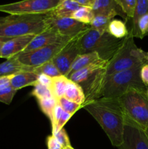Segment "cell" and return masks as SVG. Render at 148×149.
Returning <instances> with one entry per match:
<instances>
[{
  "label": "cell",
  "instance_id": "obj_1",
  "mask_svg": "<svg viewBox=\"0 0 148 149\" xmlns=\"http://www.w3.org/2000/svg\"><path fill=\"white\" fill-rule=\"evenodd\" d=\"M82 108L100 124L112 145L117 148L120 146L123 143L126 116L118 99L101 97Z\"/></svg>",
  "mask_w": 148,
  "mask_h": 149
},
{
  "label": "cell",
  "instance_id": "obj_2",
  "mask_svg": "<svg viewBox=\"0 0 148 149\" xmlns=\"http://www.w3.org/2000/svg\"><path fill=\"white\" fill-rule=\"evenodd\" d=\"M124 39H117L107 31L99 32L89 29L80 36L78 45L80 53L96 52L103 61H110L123 44Z\"/></svg>",
  "mask_w": 148,
  "mask_h": 149
},
{
  "label": "cell",
  "instance_id": "obj_3",
  "mask_svg": "<svg viewBox=\"0 0 148 149\" xmlns=\"http://www.w3.org/2000/svg\"><path fill=\"white\" fill-rule=\"evenodd\" d=\"M48 14L10 15L0 23V36L14 38L37 35L49 27Z\"/></svg>",
  "mask_w": 148,
  "mask_h": 149
},
{
  "label": "cell",
  "instance_id": "obj_4",
  "mask_svg": "<svg viewBox=\"0 0 148 149\" xmlns=\"http://www.w3.org/2000/svg\"><path fill=\"white\" fill-rule=\"evenodd\" d=\"M148 63V52L138 47L129 32L118 52L109 61L107 75Z\"/></svg>",
  "mask_w": 148,
  "mask_h": 149
},
{
  "label": "cell",
  "instance_id": "obj_5",
  "mask_svg": "<svg viewBox=\"0 0 148 149\" xmlns=\"http://www.w3.org/2000/svg\"><path fill=\"white\" fill-rule=\"evenodd\" d=\"M142 65L107 75L102 97L118 98L131 88L147 90L141 80L140 71Z\"/></svg>",
  "mask_w": 148,
  "mask_h": 149
},
{
  "label": "cell",
  "instance_id": "obj_6",
  "mask_svg": "<svg viewBox=\"0 0 148 149\" xmlns=\"http://www.w3.org/2000/svg\"><path fill=\"white\" fill-rule=\"evenodd\" d=\"M118 99L126 119L145 130L148 129V96L147 90L129 89Z\"/></svg>",
  "mask_w": 148,
  "mask_h": 149
},
{
  "label": "cell",
  "instance_id": "obj_7",
  "mask_svg": "<svg viewBox=\"0 0 148 149\" xmlns=\"http://www.w3.org/2000/svg\"><path fill=\"white\" fill-rule=\"evenodd\" d=\"M74 36H63L57 42L36 50L26 53L21 52L17 55V59L22 64L27 66L37 67L45 63L52 61Z\"/></svg>",
  "mask_w": 148,
  "mask_h": 149
},
{
  "label": "cell",
  "instance_id": "obj_8",
  "mask_svg": "<svg viewBox=\"0 0 148 149\" xmlns=\"http://www.w3.org/2000/svg\"><path fill=\"white\" fill-rule=\"evenodd\" d=\"M60 0H22L10 4H0V12L10 15L46 14L52 11Z\"/></svg>",
  "mask_w": 148,
  "mask_h": 149
},
{
  "label": "cell",
  "instance_id": "obj_9",
  "mask_svg": "<svg viewBox=\"0 0 148 149\" xmlns=\"http://www.w3.org/2000/svg\"><path fill=\"white\" fill-rule=\"evenodd\" d=\"M84 31L74 36L68 42V45L52 59V62L62 75L65 76L67 77H68L73 63L77 58V57L81 55L79 48H78V40L80 36Z\"/></svg>",
  "mask_w": 148,
  "mask_h": 149
},
{
  "label": "cell",
  "instance_id": "obj_10",
  "mask_svg": "<svg viewBox=\"0 0 148 149\" xmlns=\"http://www.w3.org/2000/svg\"><path fill=\"white\" fill-rule=\"evenodd\" d=\"M107 65L100 68L80 84L85 95V101L82 106L102 97L103 89L107 77Z\"/></svg>",
  "mask_w": 148,
  "mask_h": 149
},
{
  "label": "cell",
  "instance_id": "obj_11",
  "mask_svg": "<svg viewBox=\"0 0 148 149\" xmlns=\"http://www.w3.org/2000/svg\"><path fill=\"white\" fill-rule=\"evenodd\" d=\"M119 149H148V138L145 130L126 118L123 143Z\"/></svg>",
  "mask_w": 148,
  "mask_h": 149
},
{
  "label": "cell",
  "instance_id": "obj_12",
  "mask_svg": "<svg viewBox=\"0 0 148 149\" xmlns=\"http://www.w3.org/2000/svg\"><path fill=\"white\" fill-rule=\"evenodd\" d=\"M47 14V23L49 27L62 36H74L90 27L72 17H57Z\"/></svg>",
  "mask_w": 148,
  "mask_h": 149
},
{
  "label": "cell",
  "instance_id": "obj_13",
  "mask_svg": "<svg viewBox=\"0 0 148 149\" xmlns=\"http://www.w3.org/2000/svg\"><path fill=\"white\" fill-rule=\"evenodd\" d=\"M36 35L17 36L4 42L1 51V58L7 60L21 53Z\"/></svg>",
  "mask_w": 148,
  "mask_h": 149
},
{
  "label": "cell",
  "instance_id": "obj_14",
  "mask_svg": "<svg viewBox=\"0 0 148 149\" xmlns=\"http://www.w3.org/2000/svg\"><path fill=\"white\" fill-rule=\"evenodd\" d=\"M62 37L63 36L59 35L55 29H52V27H49L44 31L36 35L22 52L26 53V52L36 50L46 45L55 43Z\"/></svg>",
  "mask_w": 148,
  "mask_h": 149
},
{
  "label": "cell",
  "instance_id": "obj_15",
  "mask_svg": "<svg viewBox=\"0 0 148 149\" xmlns=\"http://www.w3.org/2000/svg\"><path fill=\"white\" fill-rule=\"evenodd\" d=\"M94 15H104L114 18L115 16L120 15L128 20L120 7L118 5L116 0H95L92 7Z\"/></svg>",
  "mask_w": 148,
  "mask_h": 149
},
{
  "label": "cell",
  "instance_id": "obj_16",
  "mask_svg": "<svg viewBox=\"0 0 148 149\" xmlns=\"http://www.w3.org/2000/svg\"><path fill=\"white\" fill-rule=\"evenodd\" d=\"M108 63L109 61H103V60L97 61L93 63L89 64L84 68H81V69L78 70V71L72 73L68 76V78L73 82L80 85L81 83L84 82L89 77H91L93 74H94L97 70L108 65Z\"/></svg>",
  "mask_w": 148,
  "mask_h": 149
},
{
  "label": "cell",
  "instance_id": "obj_17",
  "mask_svg": "<svg viewBox=\"0 0 148 149\" xmlns=\"http://www.w3.org/2000/svg\"><path fill=\"white\" fill-rule=\"evenodd\" d=\"M38 74L34 71H20L12 74L10 81L12 87L16 90L28 86H34L38 82Z\"/></svg>",
  "mask_w": 148,
  "mask_h": 149
},
{
  "label": "cell",
  "instance_id": "obj_18",
  "mask_svg": "<svg viewBox=\"0 0 148 149\" xmlns=\"http://www.w3.org/2000/svg\"><path fill=\"white\" fill-rule=\"evenodd\" d=\"M36 67L27 66L22 64L17 59V55L6 60L0 63V77L11 75L20 71H34Z\"/></svg>",
  "mask_w": 148,
  "mask_h": 149
},
{
  "label": "cell",
  "instance_id": "obj_19",
  "mask_svg": "<svg viewBox=\"0 0 148 149\" xmlns=\"http://www.w3.org/2000/svg\"><path fill=\"white\" fill-rule=\"evenodd\" d=\"M81 7L75 0L62 1L49 15L57 17H71L72 15Z\"/></svg>",
  "mask_w": 148,
  "mask_h": 149
},
{
  "label": "cell",
  "instance_id": "obj_20",
  "mask_svg": "<svg viewBox=\"0 0 148 149\" xmlns=\"http://www.w3.org/2000/svg\"><path fill=\"white\" fill-rule=\"evenodd\" d=\"M63 97L81 106L85 101V95L81 86L70 79L67 84Z\"/></svg>",
  "mask_w": 148,
  "mask_h": 149
},
{
  "label": "cell",
  "instance_id": "obj_21",
  "mask_svg": "<svg viewBox=\"0 0 148 149\" xmlns=\"http://www.w3.org/2000/svg\"><path fill=\"white\" fill-rule=\"evenodd\" d=\"M148 13V0H136V7L131 20V26L129 32L133 38H137V23L139 18Z\"/></svg>",
  "mask_w": 148,
  "mask_h": 149
},
{
  "label": "cell",
  "instance_id": "obj_22",
  "mask_svg": "<svg viewBox=\"0 0 148 149\" xmlns=\"http://www.w3.org/2000/svg\"><path fill=\"white\" fill-rule=\"evenodd\" d=\"M100 60L102 59L99 57V55L96 52L81 54V55H79L77 57V58L75 60L73 63L69 75L72 74V73L75 72V71H78V70L87 66L89 64L93 63L96 62L97 61H100Z\"/></svg>",
  "mask_w": 148,
  "mask_h": 149
},
{
  "label": "cell",
  "instance_id": "obj_23",
  "mask_svg": "<svg viewBox=\"0 0 148 149\" xmlns=\"http://www.w3.org/2000/svg\"><path fill=\"white\" fill-rule=\"evenodd\" d=\"M107 32L117 39H124L129 33L126 23L120 20L113 19L109 24Z\"/></svg>",
  "mask_w": 148,
  "mask_h": 149
},
{
  "label": "cell",
  "instance_id": "obj_24",
  "mask_svg": "<svg viewBox=\"0 0 148 149\" xmlns=\"http://www.w3.org/2000/svg\"><path fill=\"white\" fill-rule=\"evenodd\" d=\"M94 15H95L91 7L81 6L72 15L71 17L76 20L77 21L89 26L94 19Z\"/></svg>",
  "mask_w": 148,
  "mask_h": 149
},
{
  "label": "cell",
  "instance_id": "obj_25",
  "mask_svg": "<svg viewBox=\"0 0 148 149\" xmlns=\"http://www.w3.org/2000/svg\"><path fill=\"white\" fill-rule=\"evenodd\" d=\"M68 81H69V79L63 75L53 78L50 89L52 94L55 97L58 99L61 97H63Z\"/></svg>",
  "mask_w": 148,
  "mask_h": 149
},
{
  "label": "cell",
  "instance_id": "obj_26",
  "mask_svg": "<svg viewBox=\"0 0 148 149\" xmlns=\"http://www.w3.org/2000/svg\"><path fill=\"white\" fill-rule=\"evenodd\" d=\"M113 19V17L110 16L104 15H95L89 26L91 29L101 32V33L106 32L107 31L109 24Z\"/></svg>",
  "mask_w": 148,
  "mask_h": 149
},
{
  "label": "cell",
  "instance_id": "obj_27",
  "mask_svg": "<svg viewBox=\"0 0 148 149\" xmlns=\"http://www.w3.org/2000/svg\"><path fill=\"white\" fill-rule=\"evenodd\" d=\"M38 102H39V106L41 111L51 121L54 109L58 104V99L55 96H52V97H45V98L38 100Z\"/></svg>",
  "mask_w": 148,
  "mask_h": 149
},
{
  "label": "cell",
  "instance_id": "obj_28",
  "mask_svg": "<svg viewBox=\"0 0 148 149\" xmlns=\"http://www.w3.org/2000/svg\"><path fill=\"white\" fill-rule=\"evenodd\" d=\"M34 72H36L37 74H44V75L48 76L51 78H55V77L62 75L59 70L57 68L55 64L53 63L52 61L46 62L43 65L36 67Z\"/></svg>",
  "mask_w": 148,
  "mask_h": 149
},
{
  "label": "cell",
  "instance_id": "obj_29",
  "mask_svg": "<svg viewBox=\"0 0 148 149\" xmlns=\"http://www.w3.org/2000/svg\"><path fill=\"white\" fill-rule=\"evenodd\" d=\"M118 5L120 7L127 19H131L136 7V0H116Z\"/></svg>",
  "mask_w": 148,
  "mask_h": 149
},
{
  "label": "cell",
  "instance_id": "obj_30",
  "mask_svg": "<svg viewBox=\"0 0 148 149\" xmlns=\"http://www.w3.org/2000/svg\"><path fill=\"white\" fill-rule=\"evenodd\" d=\"M58 103L62 107L64 111L67 112L71 115H73L77 111L82 108L81 105L68 100L65 97H61L58 98Z\"/></svg>",
  "mask_w": 148,
  "mask_h": 149
},
{
  "label": "cell",
  "instance_id": "obj_31",
  "mask_svg": "<svg viewBox=\"0 0 148 149\" xmlns=\"http://www.w3.org/2000/svg\"><path fill=\"white\" fill-rule=\"evenodd\" d=\"M31 95L36 97L37 100L54 96L49 87L42 85L38 82L33 86V90H32Z\"/></svg>",
  "mask_w": 148,
  "mask_h": 149
},
{
  "label": "cell",
  "instance_id": "obj_32",
  "mask_svg": "<svg viewBox=\"0 0 148 149\" xmlns=\"http://www.w3.org/2000/svg\"><path fill=\"white\" fill-rule=\"evenodd\" d=\"M17 90H15L12 86L0 89V102L4 104L10 105L13 100Z\"/></svg>",
  "mask_w": 148,
  "mask_h": 149
},
{
  "label": "cell",
  "instance_id": "obj_33",
  "mask_svg": "<svg viewBox=\"0 0 148 149\" xmlns=\"http://www.w3.org/2000/svg\"><path fill=\"white\" fill-rule=\"evenodd\" d=\"M137 38L143 39L148 36V13L139 18L137 23Z\"/></svg>",
  "mask_w": 148,
  "mask_h": 149
},
{
  "label": "cell",
  "instance_id": "obj_34",
  "mask_svg": "<svg viewBox=\"0 0 148 149\" xmlns=\"http://www.w3.org/2000/svg\"><path fill=\"white\" fill-rule=\"evenodd\" d=\"M52 135L53 136H55V138L57 140L58 142L62 146V148H66V147L71 146V142H70L69 137H68V134H67L66 131H65V130L64 128H62V130L58 131L57 132L52 134Z\"/></svg>",
  "mask_w": 148,
  "mask_h": 149
},
{
  "label": "cell",
  "instance_id": "obj_35",
  "mask_svg": "<svg viewBox=\"0 0 148 149\" xmlns=\"http://www.w3.org/2000/svg\"><path fill=\"white\" fill-rule=\"evenodd\" d=\"M73 115L70 114V113H67V112L63 111V113L61 115L60 119L58 121L57 124L56 125V126L55 127L54 129H52V134L55 133V132H57L58 131H59L60 130H62L63 128V127L65 126V124L70 120L71 117H72Z\"/></svg>",
  "mask_w": 148,
  "mask_h": 149
},
{
  "label": "cell",
  "instance_id": "obj_36",
  "mask_svg": "<svg viewBox=\"0 0 148 149\" xmlns=\"http://www.w3.org/2000/svg\"><path fill=\"white\" fill-rule=\"evenodd\" d=\"M63 111H64L62 110V107H61V106L59 105V103H58V104L56 106V107L55 108V109H54L53 113H52V119H51L50 121L51 124H52V129H54L55 127L56 126V125L57 124L59 119H60L61 115H62V113H63Z\"/></svg>",
  "mask_w": 148,
  "mask_h": 149
},
{
  "label": "cell",
  "instance_id": "obj_37",
  "mask_svg": "<svg viewBox=\"0 0 148 149\" xmlns=\"http://www.w3.org/2000/svg\"><path fill=\"white\" fill-rule=\"evenodd\" d=\"M46 146L48 149H62V146L52 135L46 138Z\"/></svg>",
  "mask_w": 148,
  "mask_h": 149
},
{
  "label": "cell",
  "instance_id": "obj_38",
  "mask_svg": "<svg viewBox=\"0 0 148 149\" xmlns=\"http://www.w3.org/2000/svg\"><path fill=\"white\" fill-rule=\"evenodd\" d=\"M52 81H53V78H51L48 76L44 75V74H38L37 81L38 83L42 84V85L50 88L52 84Z\"/></svg>",
  "mask_w": 148,
  "mask_h": 149
},
{
  "label": "cell",
  "instance_id": "obj_39",
  "mask_svg": "<svg viewBox=\"0 0 148 149\" xmlns=\"http://www.w3.org/2000/svg\"><path fill=\"white\" fill-rule=\"evenodd\" d=\"M140 77L142 83L148 87V63L144 64L141 68Z\"/></svg>",
  "mask_w": 148,
  "mask_h": 149
},
{
  "label": "cell",
  "instance_id": "obj_40",
  "mask_svg": "<svg viewBox=\"0 0 148 149\" xmlns=\"http://www.w3.org/2000/svg\"><path fill=\"white\" fill-rule=\"evenodd\" d=\"M12 77V74L0 77V89L11 86L10 81H11Z\"/></svg>",
  "mask_w": 148,
  "mask_h": 149
},
{
  "label": "cell",
  "instance_id": "obj_41",
  "mask_svg": "<svg viewBox=\"0 0 148 149\" xmlns=\"http://www.w3.org/2000/svg\"><path fill=\"white\" fill-rule=\"evenodd\" d=\"M75 1L76 2H78L80 5L85 6V7H89L92 8L95 0H75Z\"/></svg>",
  "mask_w": 148,
  "mask_h": 149
},
{
  "label": "cell",
  "instance_id": "obj_42",
  "mask_svg": "<svg viewBox=\"0 0 148 149\" xmlns=\"http://www.w3.org/2000/svg\"><path fill=\"white\" fill-rule=\"evenodd\" d=\"M12 39V38L10 37H3V36H0V42H6L10 39Z\"/></svg>",
  "mask_w": 148,
  "mask_h": 149
},
{
  "label": "cell",
  "instance_id": "obj_43",
  "mask_svg": "<svg viewBox=\"0 0 148 149\" xmlns=\"http://www.w3.org/2000/svg\"><path fill=\"white\" fill-rule=\"evenodd\" d=\"M4 42H0V58H1V47H2V45Z\"/></svg>",
  "mask_w": 148,
  "mask_h": 149
},
{
  "label": "cell",
  "instance_id": "obj_44",
  "mask_svg": "<svg viewBox=\"0 0 148 149\" xmlns=\"http://www.w3.org/2000/svg\"><path fill=\"white\" fill-rule=\"evenodd\" d=\"M62 149H74V148H73V147L71 146H68V147H66V148H64Z\"/></svg>",
  "mask_w": 148,
  "mask_h": 149
},
{
  "label": "cell",
  "instance_id": "obj_45",
  "mask_svg": "<svg viewBox=\"0 0 148 149\" xmlns=\"http://www.w3.org/2000/svg\"><path fill=\"white\" fill-rule=\"evenodd\" d=\"M4 17H0V23H1V21H3V20H4Z\"/></svg>",
  "mask_w": 148,
  "mask_h": 149
},
{
  "label": "cell",
  "instance_id": "obj_46",
  "mask_svg": "<svg viewBox=\"0 0 148 149\" xmlns=\"http://www.w3.org/2000/svg\"><path fill=\"white\" fill-rule=\"evenodd\" d=\"M145 133H146V135H147V138H148V129H147V130H145Z\"/></svg>",
  "mask_w": 148,
  "mask_h": 149
},
{
  "label": "cell",
  "instance_id": "obj_47",
  "mask_svg": "<svg viewBox=\"0 0 148 149\" xmlns=\"http://www.w3.org/2000/svg\"><path fill=\"white\" fill-rule=\"evenodd\" d=\"M147 96H148V87H147Z\"/></svg>",
  "mask_w": 148,
  "mask_h": 149
},
{
  "label": "cell",
  "instance_id": "obj_48",
  "mask_svg": "<svg viewBox=\"0 0 148 149\" xmlns=\"http://www.w3.org/2000/svg\"><path fill=\"white\" fill-rule=\"evenodd\" d=\"M60 1H65V0H60Z\"/></svg>",
  "mask_w": 148,
  "mask_h": 149
}]
</instances>
